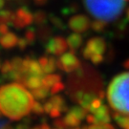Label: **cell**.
Listing matches in <instances>:
<instances>
[{
  "instance_id": "cell-1",
  "label": "cell",
  "mask_w": 129,
  "mask_h": 129,
  "mask_svg": "<svg viewBox=\"0 0 129 129\" xmlns=\"http://www.w3.org/2000/svg\"><path fill=\"white\" fill-rule=\"evenodd\" d=\"M34 97L22 84L13 82L0 87V112L12 120H19L32 112Z\"/></svg>"
},
{
  "instance_id": "cell-2",
  "label": "cell",
  "mask_w": 129,
  "mask_h": 129,
  "mask_svg": "<svg viewBox=\"0 0 129 129\" xmlns=\"http://www.w3.org/2000/svg\"><path fill=\"white\" fill-rule=\"evenodd\" d=\"M108 103L117 113L129 115V71L116 76L107 89Z\"/></svg>"
},
{
  "instance_id": "cell-3",
  "label": "cell",
  "mask_w": 129,
  "mask_h": 129,
  "mask_svg": "<svg viewBox=\"0 0 129 129\" xmlns=\"http://www.w3.org/2000/svg\"><path fill=\"white\" fill-rule=\"evenodd\" d=\"M128 2L129 0H83L88 13L106 23L119 18Z\"/></svg>"
},
{
  "instance_id": "cell-4",
  "label": "cell",
  "mask_w": 129,
  "mask_h": 129,
  "mask_svg": "<svg viewBox=\"0 0 129 129\" xmlns=\"http://www.w3.org/2000/svg\"><path fill=\"white\" fill-rule=\"evenodd\" d=\"M106 51V42L104 38L101 37H96L90 38L84 48L82 49V55L85 59H90L93 55H102Z\"/></svg>"
},
{
  "instance_id": "cell-5",
  "label": "cell",
  "mask_w": 129,
  "mask_h": 129,
  "mask_svg": "<svg viewBox=\"0 0 129 129\" xmlns=\"http://www.w3.org/2000/svg\"><path fill=\"white\" fill-rule=\"evenodd\" d=\"M56 66L65 73H74L81 66V62L74 53L67 52L56 59Z\"/></svg>"
},
{
  "instance_id": "cell-6",
  "label": "cell",
  "mask_w": 129,
  "mask_h": 129,
  "mask_svg": "<svg viewBox=\"0 0 129 129\" xmlns=\"http://www.w3.org/2000/svg\"><path fill=\"white\" fill-rule=\"evenodd\" d=\"M44 48H45V52L47 55L60 56L66 53L68 49V44L64 37L58 36V37H51L45 43Z\"/></svg>"
},
{
  "instance_id": "cell-7",
  "label": "cell",
  "mask_w": 129,
  "mask_h": 129,
  "mask_svg": "<svg viewBox=\"0 0 129 129\" xmlns=\"http://www.w3.org/2000/svg\"><path fill=\"white\" fill-rule=\"evenodd\" d=\"M34 22V14L26 7H20L14 13V16L12 19V25L16 29H23L30 26Z\"/></svg>"
},
{
  "instance_id": "cell-8",
  "label": "cell",
  "mask_w": 129,
  "mask_h": 129,
  "mask_svg": "<svg viewBox=\"0 0 129 129\" xmlns=\"http://www.w3.org/2000/svg\"><path fill=\"white\" fill-rule=\"evenodd\" d=\"M111 120V112L107 105H103L95 111L93 114H89L86 117V121L89 124H106Z\"/></svg>"
},
{
  "instance_id": "cell-9",
  "label": "cell",
  "mask_w": 129,
  "mask_h": 129,
  "mask_svg": "<svg viewBox=\"0 0 129 129\" xmlns=\"http://www.w3.org/2000/svg\"><path fill=\"white\" fill-rule=\"evenodd\" d=\"M68 26L74 33L80 35L91 27V21L85 14H76L70 17Z\"/></svg>"
},
{
  "instance_id": "cell-10",
  "label": "cell",
  "mask_w": 129,
  "mask_h": 129,
  "mask_svg": "<svg viewBox=\"0 0 129 129\" xmlns=\"http://www.w3.org/2000/svg\"><path fill=\"white\" fill-rule=\"evenodd\" d=\"M38 62L41 66L43 73L46 75H50L52 73H54L55 71V69L57 68L56 66V59L54 56L49 55H42L39 57Z\"/></svg>"
},
{
  "instance_id": "cell-11",
  "label": "cell",
  "mask_w": 129,
  "mask_h": 129,
  "mask_svg": "<svg viewBox=\"0 0 129 129\" xmlns=\"http://www.w3.org/2000/svg\"><path fill=\"white\" fill-rule=\"evenodd\" d=\"M42 77H37V76H23V78L20 80V84H22L24 87L26 86L27 88L31 90H36L38 89L41 86H43L42 83Z\"/></svg>"
},
{
  "instance_id": "cell-12",
  "label": "cell",
  "mask_w": 129,
  "mask_h": 129,
  "mask_svg": "<svg viewBox=\"0 0 129 129\" xmlns=\"http://www.w3.org/2000/svg\"><path fill=\"white\" fill-rule=\"evenodd\" d=\"M18 37L14 33L9 32L0 37V45L4 49H13L18 43Z\"/></svg>"
},
{
  "instance_id": "cell-13",
  "label": "cell",
  "mask_w": 129,
  "mask_h": 129,
  "mask_svg": "<svg viewBox=\"0 0 129 129\" xmlns=\"http://www.w3.org/2000/svg\"><path fill=\"white\" fill-rule=\"evenodd\" d=\"M82 37L79 35V34H71L68 36V37L66 38V41H67V44H68V48H69L72 53L77 52L81 47L82 45Z\"/></svg>"
},
{
  "instance_id": "cell-14",
  "label": "cell",
  "mask_w": 129,
  "mask_h": 129,
  "mask_svg": "<svg viewBox=\"0 0 129 129\" xmlns=\"http://www.w3.org/2000/svg\"><path fill=\"white\" fill-rule=\"evenodd\" d=\"M60 81H61V76L57 74L46 75L43 77V79H42L43 86L48 89H51L52 87H54L55 84H57Z\"/></svg>"
},
{
  "instance_id": "cell-15",
  "label": "cell",
  "mask_w": 129,
  "mask_h": 129,
  "mask_svg": "<svg viewBox=\"0 0 129 129\" xmlns=\"http://www.w3.org/2000/svg\"><path fill=\"white\" fill-rule=\"evenodd\" d=\"M51 35H52L51 28L49 27L48 25H44V26H41V27H38V29H37V37L44 44L51 38Z\"/></svg>"
},
{
  "instance_id": "cell-16",
  "label": "cell",
  "mask_w": 129,
  "mask_h": 129,
  "mask_svg": "<svg viewBox=\"0 0 129 129\" xmlns=\"http://www.w3.org/2000/svg\"><path fill=\"white\" fill-rule=\"evenodd\" d=\"M49 101L54 104L55 107L58 108V109L61 111V113H63V112H68V110H69V109H68V106H67L66 102H65V100L63 99V97H61L60 95L53 96Z\"/></svg>"
},
{
  "instance_id": "cell-17",
  "label": "cell",
  "mask_w": 129,
  "mask_h": 129,
  "mask_svg": "<svg viewBox=\"0 0 129 129\" xmlns=\"http://www.w3.org/2000/svg\"><path fill=\"white\" fill-rule=\"evenodd\" d=\"M113 119L121 129H129V115H123L115 112L113 114Z\"/></svg>"
},
{
  "instance_id": "cell-18",
  "label": "cell",
  "mask_w": 129,
  "mask_h": 129,
  "mask_svg": "<svg viewBox=\"0 0 129 129\" xmlns=\"http://www.w3.org/2000/svg\"><path fill=\"white\" fill-rule=\"evenodd\" d=\"M47 21H48V15L47 14L42 11V10H38L37 12H35L34 14V22L37 25L38 27H41L44 25H47Z\"/></svg>"
},
{
  "instance_id": "cell-19",
  "label": "cell",
  "mask_w": 129,
  "mask_h": 129,
  "mask_svg": "<svg viewBox=\"0 0 129 129\" xmlns=\"http://www.w3.org/2000/svg\"><path fill=\"white\" fill-rule=\"evenodd\" d=\"M33 97L37 100V102H40V101H43L45 100L48 96L51 95V92H50V89L44 87V86H41L38 89H36V90H33L32 92Z\"/></svg>"
},
{
  "instance_id": "cell-20",
  "label": "cell",
  "mask_w": 129,
  "mask_h": 129,
  "mask_svg": "<svg viewBox=\"0 0 129 129\" xmlns=\"http://www.w3.org/2000/svg\"><path fill=\"white\" fill-rule=\"evenodd\" d=\"M63 120H64L65 123H66V125L68 127H73V128L78 127V125L81 123V120H79V119H78L73 114H71L70 112H67V114L65 115Z\"/></svg>"
},
{
  "instance_id": "cell-21",
  "label": "cell",
  "mask_w": 129,
  "mask_h": 129,
  "mask_svg": "<svg viewBox=\"0 0 129 129\" xmlns=\"http://www.w3.org/2000/svg\"><path fill=\"white\" fill-rule=\"evenodd\" d=\"M68 112H70L71 114H73L74 116H76L78 119H79L80 120H82L83 119H86V117H87V111L85 110V109H83L81 106L79 105H77V106H73V107H71Z\"/></svg>"
},
{
  "instance_id": "cell-22",
  "label": "cell",
  "mask_w": 129,
  "mask_h": 129,
  "mask_svg": "<svg viewBox=\"0 0 129 129\" xmlns=\"http://www.w3.org/2000/svg\"><path fill=\"white\" fill-rule=\"evenodd\" d=\"M107 27V23L103 22L102 20H94L91 22V28H92L93 31H95L96 33H102L104 32V30Z\"/></svg>"
},
{
  "instance_id": "cell-23",
  "label": "cell",
  "mask_w": 129,
  "mask_h": 129,
  "mask_svg": "<svg viewBox=\"0 0 129 129\" xmlns=\"http://www.w3.org/2000/svg\"><path fill=\"white\" fill-rule=\"evenodd\" d=\"M37 37V32H36L35 28H29V29H27V31L25 32V35H24V37L28 41L29 45H33L35 43Z\"/></svg>"
},
{
  "instance_id": "cell-24",
  "label": "cell",
  "mask_w": 129,
  "mask_h": 129,
  "mask_svg": "<svg viewBox=\"0 0 129 129\" xmlns=\"http://www.w3.org/2000/svg\"><path fill=\"white\" fill-rule=\"evenodd\" d=\"M49 19H50V21H51V23L55 26V28H57L58 30H65V24L63 23V21L59 18V17H57V16H55L54 14H51V15H49Z\"/></svg>"
},
{
  "instance_id": "cell-25",
  "label": "cell",
  "mask_w": 129,
  "mask_h": 129,
  "mask_svg": "<svg viewBox=\"0 0 129 129\" xmlns=\"http://www.w3.org/2000/svg\"><path fill=\"white\" fill-rule=\"evenodd\" d=\"M32 112L37 116H41L45 113L44 111V106L42 105V103L40 102H34L33 104V108H32Z\"/></svg>"
},
{
  "instance_id": "cell-26",
  "label": "cell",
  "mask_w": 129,
  "mask_h": 129,
  "mask_svg": "<svg viewBox=\"0 0 129 129\" xmlns=\"http://www.w3.org/2000/svg\"><path fill=\"white\" fill-rule=\"evenodd\" d=\"M12 62V65H13V68H14V71H18L21 73L22 71V66H23V59L21 57H18V56H15L13 59L11 60Z\"/></svg>"
},
{
  "instance_id": "cell-27",
  "label": "cell",
  "mask_w": 129,
  "mask_h": 129,
  "mask_svg": "<svg viewBox=\"0 0 129 129\" xmlns=\"http://www.w3.org/2000/svg\"><path fill=\"white\" fill-rule=\"evenodd\" d=\"M14 70L13 68V65H12V62L11 60H5L3 62V64L1 66V72H2V76H7L9 75L12 71Z\"/></svg>"
},
{
  "instance_id": "cell-28",
  "label": "cell",
  "mask_w": 129,
  "mask_h": 129,
  "mask_svg": "<svg viewBox=\"0 0 129 129\" xmlns=\"http://www.w3.org/2000/svg\"><path fill=\"white\" fill-rule=\"evenodd\" d=\"M81 129H116L114 126L110 123H106V124H89L83 126Z\"/></svg>"
},
{
  "instance_id": "cell-29",
  "label": "cell",
  "mask_w": 129,
  "mask_h": 129,
  "mask_svg": "<svg viewBox=\"0 0 129 129\" xmlns=\"http://www.w3.org/2000/svg\"><path fill=\"white\" fill-rule=\"evenodd\" d=\"M64 89H65L64 83H62L61 81H60V82H58L57 84H55L54 87H52L51 89H50V92H51V95L55 96V95H57L59 92L63 91Z\"/></svg>"
},
{
  "instance_id": "cell-30",
  "label": "cell",
  "mask_w": 129,
  "mask_h": 129,
  "mask_svg": "<svg viewBox=\"0 0 129 129\" xmlns=\"http://www.w3.org/2000/svg\"><path fill=\"white\" fill-rule=\"evenodd\" d=\"M54 126L57 129H67L68 128V126H67L66 123H65L64 120L61 119V118L55 119V120H54Z\"/></svg>"
},
{
  "instance_id": "cell-31",
  "label": "cell",
  "mask_w": 129,
  "mask_h": 129,
  "mask_svg": "<svg viewBox=\"0 0 129 129\" xmlns=\"http://www.w3.org/2000/svg\"><path fill=\"white\" fill-rule=\"evenodd\" d=\"M30 122H31V120L29 119V117H27L26 119H24V120L22 122H20L19 124L16 125V127L14 129H29Z\"/></svg>"
},
{
  "instance_id": "cell-32",
  "label": "cell",
  "mask_w": 129,
  "mask_h": 129,
  "mask_svg": "<svg viewBox=\"0 0 129 129\" xmlns=\"http://www.w3.org/2000/svg\"><path fill=\"white\" fill-rule=\"evenodd\" d=\"M17 46L20 50H25L28 46H29V43L28 41L25 39V37H20L18 39V43H17Z\"/></svg>"
},
{
  "instance_id": "cell-33",
  "label": "cell",
  "mask_w": 129,
  "mask_h": 129,
  "mask_svg": "<svg viewBox=\"0 0 129 129\" xmlns=\"http://www.w3.org/2000/svg\"><path fill=\"white\" fill-rule=\"evenodd\" d=\"M90 60L92 61V63H94V64H100V63H102V61H103V55H95L90 58Z\"/></svg>"
},
{
  "instance_id": "cell-34",
  "label": "cell",
  "mask_w": 129,
  "mask_h": 129,
  "mask_svg": "<svg viewBox=\"0 0 129 129\" xmlns=\"http://www.w3.org/2000/svg\"><path fill=\"white\" fill-rule=\"evenodd\" d=\"M9 33V27L7 24H0V37Z\"/></svg>"
},
{
  "instance_id": "cell-35",
  "label": "cell",
  "mask_w": 129,
  "mask_h": 129,
  "mask_svg": "<svg viewBox=\"0 0 129 129\" xmlns=\"http://www.w3.org/2000/svg\"><path fill=\"white\" fill-rule=\"evenodd\" d=\"M10 125V121L5 119L0 118V129H5Z\"/></svg>"
},
{
  "instance_id": "cell-36",
  "label": "cell",
  "mask_w": 129,
  "mask_h": 129,
  "mask_svg": "<svg viewBox=\"0 0 129 129\" xmlns=\"http://www.w3.org/2000/svg\"><path fill=\"white\" fill-rule=\"evenodd\" d=\"M32 129H51L50 128V126H49V124H47V123H42V124L38 125V126H36V127H34V128Z\"/></svg>"
},
{
  "instance_id": "cell-37",
  "label": "cell",
  "mask_w": 129,
  "mask_h": 129,
  "mask_svg": "<svg viewBox=\"0 0 129 129\" xmlns=\"http://www.w3.org/2000/svg\"><path fill=\"white\" fill-rule=\"evenodd\" d=\"M35 2V4L37 6H43L48 2V0H33Z\"/></svg>"
},
{
  "instance_id": "cell-38",
  "label": "cell",
  "mask_w": 129,
  "mask_h": 129,
  "mask_svg": "<svg viewBox=\"0 0 129 129\" xmlns=\"http://www.w3.org/2000/svg\"><path fill=\"white\" fill-rule=\"evenodd\" d=\"M123 66H124V68H126V69H129V58H128V59H126L124 61V63H123Z\"/></svg>"
},
{
  "instance_id": "cell-39",
  "label": "cell",
  "mask_w": 129,
  "mask_h": 129,
  "mask_svg": "<svg viewBox=\"0 0 129 129\" xmlns=\"http://www.w3.org/2000/svg\"><path fill=\"white\" fill-rule=\"evenodd\" d=\"M4 7V0H0V11Z\"/></svg>"
},
{
  "instance_id": "cell-40",
  "label": "cell",
  "mask_w": 129,
  "mask_h": 129,
  "mask_svg": "<svg viewBox=\"0 0 129 129\" xmlns=\"http://www.w3.org/2000/svg\"><path fill=\"white\" fill-rule=\"evenodd\" d=\"M126 19L129 21V8L127 9V11H126Z\"/></svg>"
},
{
  "instance_id": "cell-41",
  "label": "cell",
  "mask_w": 129,
  "mask_h": 129,
  "mask_svg": "<svg viewBox=\"0 0 129 129\" xmlns=\"http://www.w3.org/2000/svg\"><path fill=\"white\" fill-rule=\"evenodd\" d=\"M5 129H14V127H13V126H11V125H9L8 127H6Z\"/></svg>"
},
{
  "instance_id": "cell-42",
  "label": "cell",
  "mask_w": 129,
  "mask_h": 129,
  "mask_svg": "<svg viewBox=\"0 0 129 129\" xmlns=\"http://www.w3.org/2000/svg\"><path fill=\"white\" fill-rule=\"evenodd\" d=\"M72 129H80L79 127H76V128H72Z\"/></svg>"
},
{
  "instance_id": "cell-43",
  "label": "cell",
  "mask_w": 129,
  "mask_h": 129,
  "mask_svg": "<svg viewBox=\"0 0 129 129\" xmlns=\"http://www.w3.org/2000/svg\"><path fill=\"white\" fill-rule=\"evenodd\" d=\"M54 129H57V128H54Z\"/></svg>"
}]
</instances>
